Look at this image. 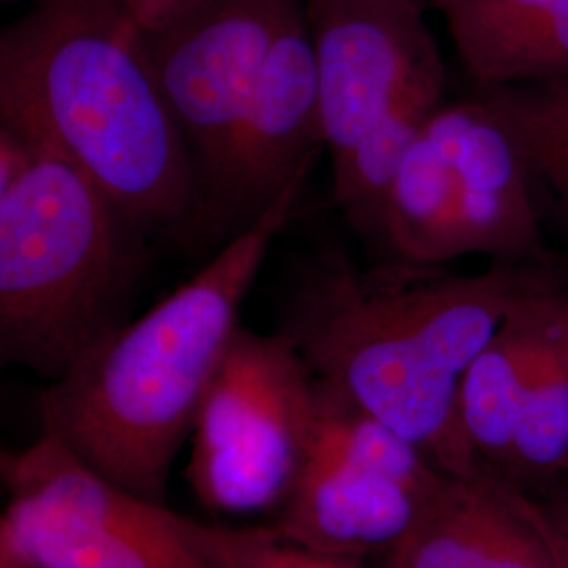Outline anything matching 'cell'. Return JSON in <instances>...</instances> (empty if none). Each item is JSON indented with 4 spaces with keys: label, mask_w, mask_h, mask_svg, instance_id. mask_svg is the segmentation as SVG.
<instances>
[{
    "label": "cell",
    "mask_w": 568,
    "mask_h": 568,
    "mask_svg": "<svg viewBox=\"0 0 568 568\" xmlns=\"http://www.w3.org/2000/svg\"><path fill=\"white\" fill-rule=\"evenodd\" d=\"M546 284L527 264L459 276L400 260L371 270L337 260L302 284L284 333L323 386L447 474H469L485 466L459 417L467 366Z\"/></svg>",
    "instance_id": "1"
},
{
    "label": "cell",
    "mask_w": 568,
    "mask_h": 568,
    "mask_svg": "<svg viewBox=\"0 0 568 568\" xmlns=\"http://www.w3.org/2000/svg\"><path fill=\"white\" fill-rule=\"evenodd\" d=\"M0 126L77 166L148 234L199 211V175L126 0H34L0 26Z\"/></svg>",
    "instance_id": "2"
},
{
    "label": "cell",
    "mask_w": 568,
    "mask_h": 568,
    "mask_svg": "<svg viewBox=\"0 0 568 568\" xmlns=\"http://www.w3.org/2000/svg\"><path fill=\"white\" fill-rule=\"evenodd\" d=\"M316 156L201 272L138 321L112 328L49 384L42 432L114 485L164 504L173 464L241 331L244 300Z\"/></svg>",
    "instance_id": "3"
},
{
    "label": "cell",
    "mask_w": 568,
    "mask_h": 568,
    "mask_svg": "<svg viewBox=\"0 0 568 568\" xmlns=\"http://www.w3.org/2000/svg\"><path fill=\"white\" fill-rule=\"evenodd\" d=\"M30 150L0 199V371L51 384L122 325L143 232L77 166Z\"/></svg>",
    "instance_id": "4"
},
{
    "label": "cell",
    "mask_w": 568,
    "mask_h": 568,
    "mask_svg": "<svg viewBox=\"0 0 568 568\" xmlns=\"http://www.w3.org/2000/svg\"><path fill=\"white\" fill-rule=\"evenodd\" d=\"M318 382L293 339L243 328L225 354L190 434L187 483L204 508H283L318 424Z\"/></svg>",
    "instance_id": "5"
},
{
    "label": "cell",
    "mask_w": 568,
    "mask_h": 568,
    "mask_svg": "<svg viewBox=\"0 0 568 568\" xmlns=\"http://www.w3.org/2000/svg\"><path fill=\"white\" fill-rule=\"evenodd\" d=\"M0 523L30 568H222L196 520L84 466L55 436L13 453Z\"/></svg>",
    "instance_id": "6"
},
{
    "label": "cell",
    "mask_w": 568,
    "mask_h": 568,
    "mask_svg": "<svg viewBox=\"0 0 568 568\" xmlns=\"http://www.w3.org/2000/svg\"><path fill=\"white\" fill-rule=\"evenodd\" d=\"M318 392L312 447L272 527L331 556H387L422 520L450 474L321 382Z\"/></svg>",
    "instance_id": "7"
},
{
    "label": "cell",
    "mask_w": 568,
    "mask_h": 568,
    "mask_svg": "<svg viewBox=\"0 0 568 568\" xmlns=\"http://www.w3.org/2000/svg\"><path fill=\"white\" fill-rule=\"evenodd\" d=\"M304 0H196L148 34L166 105L199 175V201L284 26Z\"/></svg>",
    "instance_id": "8"
},
{
    "label": "cell",
    "mask_w": 568,
    "mask_h": 568,
    "mask_svg": "<svg viewBox=\"0 0 568 568\" xmlns=\"http://www.w3.org/2000/svg\"><path fill=\"white\" fill-rule=\"evenodd\" d=\"M427 0H305L321 142L344 154L410 87L445 72Z\"/></svg>",
    "instance_id": "9"
},
{
    "label": "cell",
    "mask_w": 568,
    "mask_h": 568,
    "mask_svg": "<svg viewBox=\"0 0 568 568\" xmlns=\"http://www.w3.org/2000/svg\"><path fill=\"white\" fill-rule=\"evenodd\" d=\"M321 148L316 65L304 4L274 42L196 215L241 232Z\"/></svg>",
    "instance_id": "10"
},
{
    "label": "cell",
    "mask_w": 568,
    "mask_h": 568,
    "mask_svg": "<svg viewBox=\"0 0 568 568\" xmlns=\"http://www.w3.org/2000/svg\"><path fill=\"white\" fill-rule=\"evenodd\" d=\"M447 159L464 255L497 264L544 257L535 178L508 124L483 102L440 103L426 122Z\"/></svg>",
    "instance_id": "11"
},
{
    "label": "cell",
    "mask_w": 568,
    "mask_h": 568,
    "mask_svg": "<svg viewBox=\"0 0 568 568\" xmlns=\"http://www.w3.org/2000/svg\"><path fill=\"white\" fill-rule=\"evenodd\" d=\"M387 568H562L539 504L488 467L448 476Z\"/></svg>",
    "instance_id": "12"
},
{
    "label": "cell",
    "mask_w": 568,
    "mask_h": 568,
    "mask_svg": "<svg viewBox=\"0 0 568 568\" xmlns=\"http://www.w3.org/2000/svg\"><path fill=\"white\" fill-rule=\"evenodd\" d=\"M568 321V293L549 283L527 295L467 366L459 417L467 445L501 476L528 389Z\"/></svg>",
    "instance_id": "13"
},
{
    "label": "cell",
    "mask_w": 568,
    "mask_h": 568,
    "mask_svg": "<svg viewBox=\"0 0 568 568\" xmlns=\"http://www.w3.org/2000/svg\"><path fill=\"white\" fill-rule=\"evenodd\" d=\"M476 89L568 77V0H427Z\"/></svg>",
    "instance_id": "14"
},
{
    "label": "cell",
    "mask_w": 568,
    "mask_h": 568,
    "mask_svg": "<svg viewBox=\"0 0 568 568\" xmlns=\"http://www.w3.org/2000/svg\"><path fill=\"white\" fill-rule=\"evenodd\" d=\"M445 81L447 74L438 72L410 87L344 154L331 161L335 203L366 239L382 243L392 183L427 119L445 102Z\"/></svg>",
    "instance_id": "15"
},
{
    "label": "cell",
    "mask_w": 568,
    "mask_h": 568,
    "mask_svg": "<svg viewBox=\"0 0 568 568\" xmlns=\"http://www.w3.org/2000/svg\"><path fill=\"white\" fill-rule=\"evenodd\" d=\"M382 244L408 264L443 265L464 257L447 159L426 124L392 183Z\"/></svg>",
    "instance_id": "16"
},
{
    "label": "cell",
    "mask_w": 568,
    "mask_h": 568,
    "mask_svg": "<svg viewBox=\"0 0 568 568\" xmlns=\"http://www.w3.org/2000/svg\"><path fill=\"white\" fill-rule=\"evenodd\" d=\"M501 476L532 499L568 480V321L528 389Z\"/></svg>",
    "instance_id": "17"
},
{
    "label": "cell",
    "mask_w": 568,
    "mask_h": 568,
    "mask_svg": "<svg viewBox=\"0 0 568 568\" xmlns=\"http://www.w3.org/2000/svg\"><path fill=\"white\" fill-rule=\"evenodd\" d=\"M514 133L535 183H544L568 224V77L478 89Z\"/></svg>",
    "instance_id": "18"
},
{
    "label": "cell",
    "mask_w": 568,
    "mask_h": 568,
    "mask_svg": "<svg viewBox=\"0 0 568 568\" xmlns=\"http://www.w3.org/2000/svg\"><path fill=\"white\" fill-rule=\"evenodd\" d=\"M194 528L204 551L224 568H358L356 560L302 546L274 527L230 528L196 520Z\"/></svg>",
    "instance_id": "19"
},
{
    "label": "cell",
    "mask_w": 568,
    "mask_h": 568,
    "mask_svg": "<svg viewBox=\"0 0 568 568\" xmlns=\"http://www.w3.org/2000/svg\"><path fill=\"white\" fill-rule=\"evenodd\" d=\"M535 501L539 504L541 516L548 525L549 537L560 558V565L568 568V480Z\"/></svg>",
    "instance_id": "20"
},
{
    "label": "cell",
    "mask_w": 568,
    "mask_h": 568,
    "mask_svg": "<svg viewBox=\"0 0 568 568\" xmlns=\"http://www.w3.org/2000/svg\"><path fill=\"white\" fill-rule=\"evenodd\" d=\"M32 150L9 129L0 126V199L4 192L20 180L21 173L30 164Z\"/></svg>",
    "instance_id": "21"
},
{
    "label": "cell",
    "mask_w": 568,
    "mask_h": 568,
    "mask_svg": "<svg viewBox=\"0 0 568 568\" xmlns=\"http://www.w3.org/2000/svg\"><path fill=\"white\" fill-rule=\"evenodd\" d=\"M196 0H126L133 18L142 26L143 32H156L166 23L180 18L183 11Z\"/></svg>",
    "instance_id": "22"
},
{
    "label": "cell",
    "mask_w": 568,
    "mask_h": 568,
    "mask_svg": "<svg viewBox=\"0 0 568 568\" xmlns=\"http://www.w3.org/2000/svg\"><path fill=\"white\" fill-rule=\"evenodd\" d=\"M0 568H30L18 554L16 546L11 544L2 523H0Z\"/></svg>",
    "instance_id": "23"
},
{
    "label": "cell",
    "mask_w": 568,
    "mask_h": 568,
    "mask_svg": "<svg viewBox=\"0 0 568 568\" xmlns=\"http://www.w3.org/2000/svg\"><path fill=\"white\" fill-rule=\"evenodd\" d=\"M0 2H9V0H0Z\"/></svg>",
    "instance_id": "24"
},
{
    "label": "cell",
    "mask_w": 568,
    "mask_h": 568,
    "mask_svg": "<svg viewBox=\"0 0 568 568\" xmlns=\"http://www.w3.org/2000/svg\"><path fill=\"white\" fill-rule=\"evenodd\" d=\"M222 568H224V567H222Z\"/></svg>",
    "instance_id": "25"
}]
</instances>
